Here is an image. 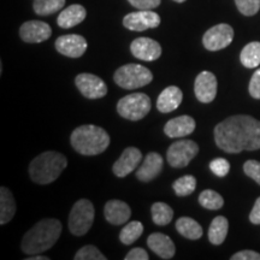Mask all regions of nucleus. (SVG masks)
<instances>
[{
  "label": "nucleus",
  "instance_id": "f257e3e1",
  "mask_svg": "<svg viewBox=\"0 0 260 260\" xmlns=\"http://www.w3.org/2000/svg\"><path fill=\"white\" fill-rule=\"evenodd\" d=\"M214 141L226 153L260 149V121L246 115L228 117L214 128Z\"/></svg>",
  "mask_w": 260,
  "mask_h": 260
},
{
  "label": "nucleus",
  "instance_id": "f03ea898",
  "mask_svg": "<svg viewBox=\"0 0 260 260\" xmlns=\"http://www.w3.org/2000/svg\"><path fill=\"white\" fill-rule=\"evenodd\" d=\"M61 235V223L56 218H45L24 234L21 249L28 255L40 254L52 248Z\"/></svg>",
  "mask_w": 260,
  "mask_h": 260
},
{
  "label": "nucleus",
  "instance_id": "7ed1b4c3",
  "mask_svg": "<svg viewBox=\"0 0 260 260\" xmlns=\"http://www.w3.org/2000/svg\"><path fill=\"white\" fill-rule=\"evenodd\" d=\"M110 135L100 126L81 125L73 132L70 144L77 153L82 155H98L105 152L110 146Z\"/></svg>",
  "mask_w": 260,
  "mask_h": 260
},
{
  "label": "nucleus",
  "instance_id": "20e7f679",
  "mask_svg": "<svg viewBox=\"0 0 260 260\" xmlns=\"http://www.w3.org/2000/svg\"><path fill=\"white\" fill-rule=\"evenodd\" d=\"M68 167V159L59 152L47 151L34 158L29 165V175L38 184L52 183Z\"/></svg>",
  "mask_w": 260,
  "mask_h": 260
},
{
  "label": "nucleus",
  "instance_id": "39448f33",
  "mask_svg": "<svg viewBox=\"0 0 260 260\" xmlns=\"http://www.w3.org/2000/svg\"><path fill=\"white\" fill-rule=\"evenodd\" d=\"M113 80L124 89H138L147 86L153 80L151 70L140 64H126L116 70Z\"/></svg>",
  "mask_w": 260,
  "mask_h": 260
},
{
  "label": "nucleus",
  "instance_id": "423d86ee",
  "mask_svg": "<svg viewBox=\"0 0 260 260\" xmlns=\"http://www.w3.org/2000/svg\"><path fill=\"white\" fill-rule=\"evenodd\" d=\"M94 214V206L88 199L76 201L70 211L68 222L70 233L75 236L86 235L93 225Z\"/></svg>",
  "mask_w": 260,
  "mask_h": 260
},
{
  "label": "nucleus",
  "instance_id": "0eeeda50",
  "mask_svg": "<svg viewBox=\"0 0 260 260\" xmlns=\"http://www.w3.org/2000/svg\"><path fill=\"white\" fill-rule=\"evenodd\" d=\"M151 111V99L145 93L125 95L117 104V112L128 121H140Z\"/></svg>",
  "mask_w": 260,
  "mask_h": 260
},
{
  "label": "nucleus",
  "instance_id": "6e6552de",
  "mask_svg": "<svg viewBox=\"0 0 260 260\" xmlns=\"http://www.w3.org/2000/svg\"><path fill=\"white\" fill-rule=\"evenodd\" d=\"M199 153V146L193 140H180L174 142L167 152L169 165L175 169H183Z\"/></svg>",
  "mask_w": 260,
  "mask_h": 260
},
{
  "label": "nucleus",
  "instance_id": "1a4fd4ad",
  "mask_svg": "<svg viewBox=\"0 0 260 260\" xmlns=\"http://www.w3.org/2000/svg\"><path fill=\"white\" fill-rule=\"evenodd\" d=\"M234 40V29L232 25L220 23L210 28L204 34L203 44L206 50L211 52L223 50L229 46Z\"/></svg>",
  "mask_w": 260,
  "mask_h": 260
},
{
  "label": "nucleus",
  "instance_id": "9d476101",
  "mask_svg": "<svg viewBox=\"0 0 260 260\" xmlns=\"http://www.w3.org/2000/svg\"><path fill=\"white\" fill-rule=\"evenodd\" d=\"M160 24V17L152 10H139L128 14L123 18V25L133 31H144L147 29L157 28Z\"/></svg>",
  "mask_w": 260,
  "mask_h": 260
},
{
  "label": "nucleus",
  "instance_id": "9b49d317",
  "mask_svg": "<svg viewBox=\"0 0 260 260\" xmlns=\"http://www.w3.org/2000/svg\"><path fill=\"white\" fill-rule=\"evenodd\" d=\"M75 84L87 99H102L107 94V86L96 75L83 73L77 75Z\"/></svg>",
  "mask_w": 260,
  "mask_h": 260
},
{
  "label": "nucleus",
  "instance_id": "f8f14e48",
  "mask_svg": "<svg viewBox=\"0 0 260 260\" xmlns=\"http://www.w3.org/2000/svg\"><path fill=\"white\" fill-rule=\"evenodd\" d=\"M217 88H218L217 79L211 71H203L195 79L194 93L200 103H212L217 95Z\"/></svg>",
  "mask_w": 260,
  "mask_h": 260
},
{
  "label": "nucleus",
  "instance_id": "ddd939ff",
  "mask_svg": "<svg viewBox=\"0 0 260 260\" xmlns=\"http://www.w3.org/2000/svg\"><path fill=\"white\" fill-rule=\"evenodd\" d=\"M87 40L77 34H68L56 40V48L60 54L69 58H80L87 51Z\"/></svg>",
  "mask_w": 260,
  "mask_h": 260
},
{
  "label": "nucleus",
  "instance_id": "4468645a",
  "mask_svg": "<svg viewBox=\"0 0 260 260\" xmlns=\"http://www.w3.org/2000/svg\"><path fill=\"white\" fill-rule=\"evenodd\" d=\"M133 56L140 60L154 61L161 56V46L158 41L149 38H138L130 45Z\"/></svg>",
  "mask_w": 260,
  "mask_h": 260
},
{
  "label": "nucleus",
  "instance_id": "2eb2a0df",
  "mask_svg": "<svg viewBox=\"0 0 260 260\" xmlns=\"http://www.w3.org/2000/svg\"><path fill=\"white\" fill-rule=\"evenodd\" d=\"M52 35L50 25L41 21L24 22L19 28V37L28 44H39L46 41Z\"/></svg>",
  "mask_w": 260,
  "mask_h": 260
},
{
  "label": "nucleus",
  "instance_id": "dca6fc26",
  "mask_svg": "<svg viewBox=\"0 0 260 260\" xmlns=\"http://www.w3.org/2000/svg\"><path fill=\"white\" fill-rule=\"evenodd\" d=\"M142 159V153L139 148L136 147H128L123 151L117 160L115 161L112 167L113 174L117 177L123 178L128 176L130 172H133L136 168L139 167L140 161Z\"/></svg>",
  "mask_w": 260,
  "mask_h": 260
},
{
  "label": "nucleus",
  "instance_id": "f3484780",
  "mask_svg": "<svg viewBox=\"0 0 260 260\" xmlns=\"http://www.w3.org/2000/svg\"><path fill=\"white\" fill-rule=\"evenodd\" d=\"M195 128H197V123L193 117L183 115L170 119L164 126V133L171 139L186 138V136L193 134Z\"/></svg>",
  "mask_w": 260,
  "mask_h": 260
},
{
  "label": "nucleus",
  "instance_id": "a211bd4d",
  "mask_svg": "<svg viewBox=\"0 0 260 260\" xmlns=\"http://www.w3.org/2000/svg\"><path fill=\"white\" fill-rule=\"evenodd\" d=\"M105 218L112 225H122L126 223L132 216V209L129 205L121 200H110L107 201L104 209Z\"/></svg>",
  "mask_w": 260,
  "mask_h": 260
},
{
  "label": "nucleus",
  "instance_id": "6ab92c4d",
  "mask_svg": "<svg viewBox=\"0 0 260 260\" xmlns=\"http://www.w3.org/2000/svg\"><path fill=\"white\" fill-rule=\"evenodd\" d=\"M162 169V158L157 152H151L146 155L144 162L136 170V178L141 182L153 181L159 176Z\"/></svg>",
  "mask_w": 260,
  "mask_h": 260
},
{
  "label": "nucleus",
  "instance_id": "aec40b11",
  "mask_svg": "<svg viewBox=\"0 0 260 260\" xmlns=\"http://www.w3.org/2000/svg\"><path fill=\"white\" fill-rule=\"evenodd\" d=\"M147 245L159 258L171 259L176 253V246L170 237L161 233H153L148 236Z\"/></svg>",
  "mask_w": 260,
  "mask_h": 260
},
{
  "label": "nucleus",
  "instance_id": "412c9836",
  "mask_svg": "<svg viewBox=\"0 0 260 260\" xmlns=\"http://www.w3.org/2000/svg\"><path fill=\"white\" fill-rule=\"evenodd\" d=\"M183 93L176 86H169L159 94L157 100V109L162 113H170L180 107Z\"/></svg>",
  "mask_w": 260,
  "mask_h": 260
},
{
  "label": "nucleus",
  "instance_id": "4be33fe9",
  "mask_svg": "<svg viewBox=\"0 0 260 260\" xmlns=\"http://www.w3.org/2000/svg\"><path fill=\"white\" fill-rule=\"evenodd\" d=\"M87 16L86 9L80 4H73L68 6L60 12L57 18V23L60 28L69 29L73 28L75 25L82 23Z\"/></svg>",
  "mask_w": 260,
  "mask_h": 260
},
{
  "label": "nucleus",
  "instance_id": "5701e85b",
  "mask_svg": "<svg viewBox=\"0 0 260 260\" xmlns=\"http://www.w3.org/2000/svg\"><path fill=\"white\" fill-rule=\"evenodd\" d=\"M16 213L15 198L8 188H0V224L9 223Z\"/></svg>",
  "mask_w": 260,
  "mask_h": 260
},
{
  "label": "nucleus",
  "instance_id": "b1692460",
  "mask_svg": "<svg viewBox=\"0 0 260 260\" xmlns=\"http://www.w3.org/2000/svg\"><path fill=\"white\" fill-rule=\"evenodd\" d=\"M176 229L182 236L188 240H199L203 236V228L190 217H181L176 222Z\"/></svg>",
  "mask_w": 260,
  "mask_h": 260
},
{
  "label": "nucleus",
  "instance_id": "393cba45",
  "mask_svg": "<svg viewBox=\"0 0 260 260\" xmlns=\"http://www.w3.org/2000/svg\"><path fill=\"white\" fill-rule=\"evenodd\" d=\"M229 230V222L224 216L216 217L211 223L209 229V240L214 246L222 245L228 235Z\"/></svg>",
  "mask_w": 260,
  "mask_h": 260
},
{
  "label": "nucleus",
  "instance_id": "a878e982",
  "mask_svg": "<svg viewBox=\"0 0 260 260\" xmlns=\"http://www.w3.org/2000/svg\"><path fill=\"white\" fill-rule=\"evenodd\" d=\"M240 60L243 67L254 69L260 65V42L253 41L247 44L240 54Z\"/></svg>",
  "mask_w": 260,
  "mask_h": 260
},
{
  "label": "nucleus",
  "instance_id": "bb28decb",
  "mask_svg": "<svg viewBox=\"0 0 260 260\" xmlns=\"http://www.w3.org/2000/svg\"><path fill=\"white\" fill-rule=\"evenodd\" d=\"M152 219L157 225H168L174 218V210L165 203H154L151 207Z\"/></svg>",
  "mask_w": 260,
  "mask_h": 260
},
{
  "label": "nucleus",
  "instance_id": "cd10ccee",
  "mask_svg": "<svg viewBox=\"0 0 260 260\" xmlns=\"http://www.w3.org/2000/svg\"><path fill=\"white\" fill-rule=\"evenodd\" d=\"M65 5V0H34L32 9L39 16H50L60 11Z\"/></svg>",
  "mask_w": 260,
  "mask_h": 260
},
{
  "label": "nucleus",
  "instance_id": "c85d7f7f",
  "mask_svg": "<svg viewBox=\"0 0 260 260\" xmlns=\"http://www.w3.org/2000/svg\"><path fill=\"white\" fill-rule=\"evenodd\" d=\"M142 233H144V225H142V223L138 222V220H133V222L128 223L123 228L121 234H119V240H121L123 245H132L136 240L140 239Z\"/></svg>",
  "mask_w": 260,
  "mask_h": 260
},
{
  "label": "nucleus",
  "instance_id": "c756f323",
  "mask_svg": "<svg viewBox=\"0 0 260 260\" xmlns=\"http://www.w3.org/2000/svg\"><path fill=\"white\" fill-rule=\"evenodd\" d=\"M172 188H174L175 194L177 197L184 198L194 193L195 188H197V180L191 175H186V176H182L177 178L176 181L172 183Z\"/></svg>",
  "mask_w": 260,
  "mask_h": 260
},
{
  "label": "nucleus",
  "instance_id": "7c9ffc66",
  "mask_svg": "<svg viewBox=\"0 0 260 260\" xmlns=\"http://www.w3.org/2000/svg\"><path fill=\"white\" fill-rule=\"evenodd\" d=\"M199 204L204 209L207 210H219L224 205L223 197L212 189H206L201 191L199 195Z\"/></svg>",
  "mask_w": 260,
  "mask_h": 260
},
{
  "label": "nucleus",
  "instance_id": "2f4dec72",
  "mask_svg": "<svg viewBox=\"0 0 260 260\" xmlns=\"http://www.w3.org/2000/svg\"><path fill=\"white\" fill-rule=\"evenodd\" d=\"M75 260H106V256L103 254L95 246L87 245L79 249L76 255L74 256Z\"/></svg>",
  "mask_w": 260,
  "mask_h": 260
},
{
  "label": "nucleus",
  "instance_id": "473e14b6",
  "mask_svg": "<svg viewBox=\"0 0 260 260\" xmlns=\"http://www.w3.org/2000/svg\"><path fill=\"white\" fill-rule=\"evenodd\" d=\"M237 9L245 16H254L260 10V0H235Z\"/></svg>",
  "mask_w": 260,
  "mask_h": 260
},
{
  "label": "nucleus",
  "instance_id": "72a5a7b5",
  "mask_svg": "<svg viewBox=\"0 0 260 260\" xmlns=\"http://www.w3.org/2000/svg\"><path fill=\"white\" fill-rule=\"evenodd\" d=\"M210 170L217 177H225L230 171V162L224 158H216L210 162Z\"/></svg>",
  "mask_w": 260,
  "mask_h": 260
},
{
  "label": "nucleus",
  "instance_id": "f704fd0d",
  "mask_svg": "<svg viewBox=\"0 0 260 260\" xmlns=\"http://www.w3.org/2000/svg\"><path fill=\"white\" fill-rule=\"evenodd\" d=\"M243 171L248 177L254 180L256 183L260 184V161L247 160L243 164Z\"/></svg>",
  "mask_w": 260,
  "mask_h": 260
},
{
  "label": "nucleus",
  "instance_id": "c9c22d12",
  "mask_svg": "<svg viewBox=\"0 0 260 260\" xmlns=\"http://www.w3.org/2000/svg\"><path fill=\"white\" fill-rule=\"evenodd\" d=\"M249 94L254 99H260V69H256V71L253 74L251 81H249L248 87Z\"/></svg>",
  "mask_w": 260,
  "mask_h": 260
},
{
  "label": "nucleus",
  "instance_id": "e433bc0d",
  "mask_svg": "<svg viewBox=\"0 0 260 260\" xmlns=\"http://www.w3.org/2000/svg\"><path fill=\"white\" fill-rule=\"evenodd\" d=\"M138 10H152L160 5L161 0H128Z\"/></svg>",
  "mask_w": 260,
  "mask_h": 260
},
{
  "label": "nucleus",
  "instance_id": "4c0bfd02",
  "mask_svg": "<svg viewBox=\"0 0 260 260\" xmlns=\"http://www.w3.org/2000/svg\"><path fill=\"white\" fill-rule=\"evenodd\" d=\"M232 260H260V253L254 252V251H241V252H237L234 254L232 258Z\"/></svg>",
  "mask_w": 260,
  "mask_h": 260
},
{
  "label": "nucleus",
  "instance_id": "58836bf2",
  "mask_svg": "<svg viewBox=\"0 0 260 260\" xmlns=\"http://www.w3.org/2000/svg\"><path fill=\"white\" fill-rule=\"evenodd\" d=\"M125 260H148V253L144 248H133L128 254L124 256Z\"/></svg>",
  "mask_w": 260,
  "mask_h": 260
},
{
  "label": "nucleus",
  "instance_id": "ea45409f",
  "mask_svg": "<svg viewBox=\"0 0 260 260\" xmlns=\"http://www.w3.org/2000/svg\"><path fill=\"white\" fill-rule=\"evenodd\" d=\"M249 220L253 224H260V198H258L254 204V207H253L251 213H249Z\"/></svg>",
  "mask_w": 260,
  "mask_h": 260
},
{
  "label": "nucleus",
  "instance_id": "a19ab883",
  "mask_svg": "<svg viewBox=\"0 0 260 260\" xmlns=\"http://www.w3.org/2000/svg\"><path fill=\"white\" fill-rule=\"evenodd\" d=\"M50 258H47V256H44V255H34V256H28L27 260H48Z\"/></svg>",
  "mask_w": 260,
  "mask_h": 260
},
{
  "label": "nucleus",
  "instance_id": "79ce46f5",
  "mask_svg": "<svg viewBox=\"0 0 260 260\" xmlns=\"http://www.w3.org/2000/svg\"><path fill=\"white\" fill-rule=\"evenodd\" d=\"M174 2H176V3H184V2H186V0H174Z\"/></svg>",
  "mask_w": 260,
  "mask_h": 260
}]
</instances>
